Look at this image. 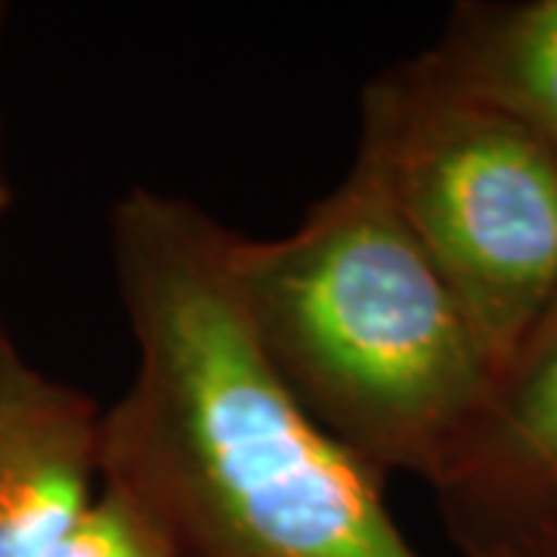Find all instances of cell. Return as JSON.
<instances>
[{
  "instance_id": "cell-8",
  "label": "cell",
  "mask_w": 557,
  "mask_h": 557,
  "mask_svg": "<svg viewBox=\"0 0 557 557\" xmlns=\"http://www.w3.org/2000/svg\"><path fill=\"white\" fill-rule=\"evenodd\" d=\"M53 557H193L177 536L121 486L102 483L72 536Z\"/></svg>"
},
{
  "instance_id": "cell-10",
  "label": "cell",
  "mask_w": 557,
  "mask_h": 557,
  "mask_svg": "<svg viewBox=\"0 0 557 557\" xmlns=\"http://www.w3.org/2000/svg\"><path fill=\"white\" fill-rule=\"evenodd\" d=\"M7 199H10V196H0V211L7 208Z\"/></svg>"
},
{
  "instance_id": "cell-5",
  "label": "cell",
  "mask_w": 557,
  "mask_h": 557,
  "mask_svg": "<svg viewBox=\"0 0 557 557\" xmlns=\"http://www.w3.org/2000/svg\"><path fill=\"white\" fill-rule=\"evenodd\" d=\"M424 57L557 152V0L461 3Z\"/></svg>"
},
{
  "instance_id": "cell-3",
  "label": "cell",
  "mask_w": 557,
  "mask_h": 557,
  "mask_svg": "<svg viewBox=\"0 0 557 557\" xmlns=\"http://www.w3.org/2000/svg\"><path fill=\"white\" fill-rule=\"evenodd\" d=\"M357 156L498 375L557 300V152L421 53L362 90Z\"/></svg>"
},
{
  "instance_id": "cell-9",
  "label": "cell",
  "mask_w": 557,
  "mask_h": 557,
  "mask_svg": "<svg viewBox=\"0 0 557 557\" xmlns=\"http://www.w3.org/2000/svg\"><path fill=\"white\" fill-rule=\"evenodd\" d=\"M0 196H10V193H7V180H3V171H0Z\"/></svg>"
},
{
  "instance_id": "cell-7",
  "label": "cell",
  "mask_w": 557,
  "mask_h": 557,
  "mask_svg": "<svg viewBox=\"0 0 557 557\" xmlns=\"http://www.w3.org/2000/svg\"><path fill=\"white\" fill-rule=\"evenodd\" d=\"M437 502L468 557H557V483H453Z\"/></svg>"
},
{
  "instance_id": "cell-2",
  "label": "cell",
  "mask_w": 557,
  "mask_h": 557,
  "mask_svg": "<svg viewBox=\"0 0 557 557\" xmlns=\"http://www.w3.org/2000/svg\"><path fill=\"white\" fill-rule=\"evenodd\" d=\"M251 338L319 428L379 478H453L496 369L379 174H350L288 236L233 233Z\"/></svg>"
},
{
  "instance_id": "cell-4",
  "label": "cell",
  "mask_w": 557,
  "mask_h": 557,
  "mask_svg": "<svg viewBox=\"0 0 557 557\" xmlns=\"http://www.w3.org/2000/svg\"><path fill=\"white\" fill-rule=\"evenodd\" d=\"M102 490V409L0 338V557H53Z\"/></svg>"
},
{
  "instance_id": "cell-6",
  "label": "cell",
  "mask_w": 557,
  "mask_h": 557,
  "mask_svg": "<svg viewBox=\"0 0 557 557\" xmlns=\"http://www.w3.org/2000/svg\"><path fill=\"white\" fill-rule=\"evenodd\" d=\"M453 483H557V300L502 366L474 437L437 490Z\"/></svg>"
},
{
  "instance_id": "cell-11",
  "label": "cell",
  "mask_w": 557,
  "mask_h": 557,
  "mask_svg": "<svg viewBox=\"0 0 557 557\" xmlns=\"http://www.w3.org/2000/svg\"><path fill=\"white\" fill-rule=\"evenodd\" d=\"M0 338H3V332H0Z\"/></svg>"
},
{
  "instance_id": "cell-1",
  "label": "cell",
  "mask_w": 557,
  "mask_h": 557,
  "mask_svg": "<svg viewBox=\"0 0 557 557\" xmlns=\"http://www.w3.org/2000/svg\"><path fill=\"white\" fill-rule=\"evenodd\" d=\"M233 230L199 205L131 189L112 260L137 372L102 412V483L193 557H424L379 478L282 387L251 338Z\"/></svg>"
}]
</instances>
